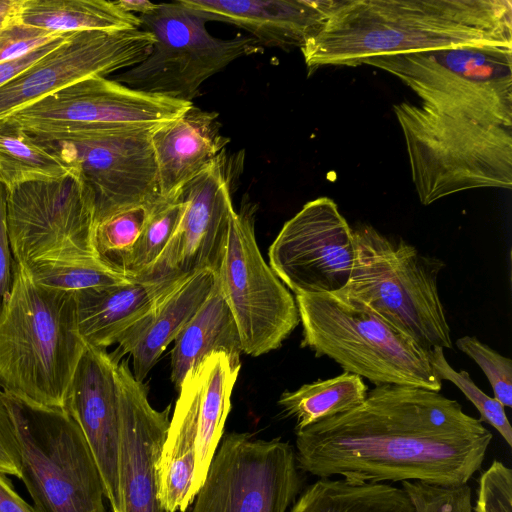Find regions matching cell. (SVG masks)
Instances as JSON below:
<instances>
[{"instance_id": "31", "label": "cell", "mask_w": 512, "mask_h": 512, "mask_svg": "<svg viewBox=\"0 0 512 512\" xmlns=\"http://www.w3.org/2000/svg\"><path fill=\"white\" fill-rule=\"evenodd\" d=\"M182 189L170 197L160 196L128 254L124 273L129 278L144 277L161 256L183 210Z\"/></svg>"}, {"instance_id": "42", "label": "cell", "mask_w": 512, "mask_h": 512, "mask_svg": "<svg viewBox=\"0 0 512 512\" xmlns=\"http://www.w3.org/2000/svg\"><path fill=\"white\" fill-rule=\"evenodd\" d=\"M116 3L126 12L140 16L152 11L156 3L147 0H119Z\"/></svg>"}, {"instance_id": "10", "label": "cell", "mask_w": 512, "mask_h": 512, "mask_svg": "<svg viewBox=\"0 0 512 512\" xmlns=\"http://www.w3.org/2000/svg\"><path fill=\"white\" fill-rule=\"evenodd\" d=\"M94 195L76 171L7 189V227L14 262L99 258L94 245ZM100 259V258H99Z\"/></svg>"}, {"instance_id": "43", "label": "cell", "mask_w": 512, "mask_h": 512, "mask_svg": "<svg viewBox=\"0 0 512 512\" xmlns=\"http://www.w3.org/2000/svg\"><path fill=\"white\" fill-rule=\"evenodd\" d=\"M20 0H0V30L15 22Z\"/></svg>"}, {"instance_id": "14", "label": "cell", "mask_w": 512, "mask_h": 512, "mask_svg": "<svg viewBox=\"0 0 512 512\" xmlns=\"http://www.w3.org/2000/svg\"><path fill=\"white\" fill-rule=\"evenodd\" d=\"M152 130H114L56 141L37 140L80 174L94 195L97 224L121 210L160 197Z\"/></svg>"}, {"instance_id": "3", "label": "cell", "mask_w": 512, "mask_h": 512, "mask_svg": "<svg viewBox=\"0 0 512 512\" xmlns=\"http://www.w3.org/2000/svg\"><path fill=\"white\" fill-rule=\"evenodd\" d=\"M85 347L75 292L41 286L14 262L0 307V389L32 409L64 410Z\"/></svg>"}, {"instance_id": "18", "label": "cell", "mask_w": 512, "mask_h": 512, "mask_svg": "<svg viewBox=\"0 0 512 512\" xmlns=\"http://www.w3.org/2000/svg\"><path fill=\"white\" fill-rule=\"evenodd\" d=\"M121 512H168L159 498L157 463L169 426L170 406L156 410L146 385L127 360L117 365Z\"/></svg>"}, {"instance_id": "17", "label": "cell", "mask_w": 512, "mask_h": 512, "mask_svg": "<svg viewBox=\"0 0 512 512\" xmlns=\"http://www.w3.org/2000/svg\"><path fill=\"white\" fill-rule=\"evenodd\" d=\"M231 166L223 151L182 187L183 210L159 259L142 278L216 272L223 257L231 217Z\"/></svg>"}, {"instance_id": "41", "label": "cell", "mask_w": 512, "mask_h": 512, "mask_svg": "<svg viewBox=\"0 0 512 512\" xmlns=\"http://www.w3.org/2000/svg\"><path fill=\"white\" fill-rule=\"evenodd\" d=\"M0 512H35L14 489L10 479L0 472Z\"/></svg>"}, {"instance_id": "32", "label": "cell", "mask_w": 512, "mask_h": 512, "mask_svg": "<svg viewBox=\"0 0 512 512\" xmlns=\"http://www.w3.org/2000/svg\"><path fill=\"white\" fill-rule=\"evenodd\" d=\"M25 269L37 284L67 292H78L130 280L99 258L43 262Z\"/></svg>"}, {"instance_id": "13", "label": "cell", "mask_w": 512, "mask_h": 512, "mask_svg": "<svg viewBox=\"0 0 512 512\" xmlns=\"http://www.w3.org/2000/svg\"><path fill=\"white\" fill-rule=\"evenodd\" d=\"M299 471L289 442L229 433L189 512H287L301 491Z\"/></svg>"}, {"instance_id": "30", "label": "cell", "mask_w": 512, "mask_h": 512, "mask_svg": "<svg viewBox=\"0 0 512 512\" xmlns=\"http://www.w3.org/2000/svg\"><path fill=\"white\" fill-rule=\"evenodd\" d=\"M74 172L55 151L10 120H0V183L6 189L25 182L60 179Z\"/></svg>"}, {"instance_id": "20", "label": "cell", "mask_w": 512, "mask_h": 512, "mask_svg": "<svg viewBox=\"0 0 512 512\" xmlns=\"http://www.w3.org/2000/svg\"><path fill=\"white\" fill-rule=\"evenodd\" d=\"M208 22L248 31L261 45L302 48L324 27L337 5L333 0H182Z\"/></svg>"}, {"instance_id": "6", "label": "cell", "mask_w": 512, "mask_h": 512, "mask_svg": "<svg viewBox=\"0 0 512 512\" xmlns=\"http://www.w3.org/2000/svg\"><path fill=\"white\" fill-rule=\"evenodd\" d=\"M302 347L327 356L345 372L376 386H413L440 392L429 351L367 308L333 293L296 295Z\"/></svg>"}, {"instance_id": "19", "label": "cell", "mask_w": 512, "mask_h": 512, "mask_svg": "<svg viewBox=\"0 0 512 512\" xmlns=\"http://www.w3.org/2000/svg\"><path fill=\"white\" fill-rule=\"evenodd\" d=\"M118 362L106 349L86 345L64 408L79 425L90 447L112 512H121Z\"/></svg>"}, {"instance_id": "7", "label": "cell", "mask_w": 512, "mask_h": 512, "mask_svg": "<svg viewBox=\"0 0 512 512\" xmlns=\"http://www.w3.org/2000/svg\"><path fill=\"white\" fill-rule=\"evenodd\" d=\"M413 90L421 104L512 126V48L457 46L367 58Z\"/></svg>"}, {"instance_id": "16", "label": "cell", "mask_w": 512, "mask_h": 512, "mask_svg": "<svg viewBox=\"0 0 512 512\" xmlns=\"http://www.w3.org/2000/svg\"><path fill=\"white\" fill-rule=\"evenodd\" d=\"M141 29L71 32L47 55L0 87V120L42 97L91 76L131 68L150 53Z\"/></svg>"}, {"instance_id": "8", "label": "cell", "mask_w": 512, "mask_h": 512, "mask_svg": "<svg viewBox=\"0 0 512 512\" xmlns=\"http://www.w3.org/2000/svg\"><path fill=\"white\" fill-rule=\"evenodd\" d=\"M138 17L140 28L153 37L151 51L140 63L112 78L135 90L192 102L208 78L236 59L262 52L252 36H212L208 21L182 0L157 3Z\"/></svg>"}, {"instance_id": "28", "label": "cell", "mask_w": 512, "mask_h": 512, "mask_svg": "<svg viewBox=\"0 0 512 512\" xmlns=\"http://www.w3.org/2000/svg\"><path fill=\"white\" fill-rule=\"evenodd\" d=\"M289 512H416L405 490L388 483L319 478L307 486Z\"/></svg>"}, {"instance_id": "12", "label": "cell", "mask_w": 512, "mask_h": 512, "mask_svg": "<svg viewBox=\"0 0 512 512\" xmlns=\"http://www.w3.org/2000/svg\"><path fill=\"white\" fill-rule=\"evenodd\" d=\"M215 273L236 321L243 352L256 357L279 348L300 318L292 294L261 255L251 204L234 211Z\"/></svg>"}, {"instance_id": "27", "label": "cell", "mask_w": 512, "mask_h": 512, "mask_svg": "<svg viewBox=\"0 0 512 512\" xmlns=\"http://www.w3.org/2000/svg\"><path fill=\"white\" fill-rule=\"evenodd\" d=\"M15 21L60 34L141 26L138 16L106 0H20Z\"/></svg>"}, {"instance_id": "38", "label": "cell", "mask_w": 512, "mask_h": 512, "mask_svg": "<svg viewBox=\"0 0 512 512\" xmlns=\"http://www.w3.org/2000/svg\"><path fill=\"white\" fill-rule=\"evenodd\" d=\"M15 400L0 389V472L21 480V454L14 422Z\"/></svg>"}, {"instance_id": "24", "label": "cell", "mask_w": 512, "mask_h": 512, "mask_svg": "<svg viewBox=\"0 0 512 512\" xmlns=\"http://www.w3.org/2000/svg\"><path fill=\"white\" fill-rule=\"evenodd\" d=\"M172 418L157 463L159 498L168 512H185L193 502L200 382L196 367L179 386Z\"/></svg>"}, {"instance_id": "1", "label": "cell", "mask_w": 512, "mask_h": 512, "mask_svg": "<svg viewBox=\"0 0 512 512\" xmlns=\"http://www.w3.org/2000/svg\"><path fill=\"white\" fill-rule=\"evenodd\" d=\"M482 423L440 392L379 385L359 406L295 431L296 463L318 478L458 487L484 462L493 436Z\"/></svg>"}, {"instance_id": "9", "label": "cell", "mask_w": 512, "mask_h": 512, "mask_svg": "<svg viewBox=\"0 0 512 512\" xmlns=\"http://www.w3.org/2000/svg\"><path fill=\"white\" fill-rule=\"evenodd\" d=\"M21 480L35 512H107L100 472L76 421L65 410L15 400Z\"/></svg>"}, {"instance_id": "39", "label": "cell", "mask_w": 512, "mask_h": 512, "mask_svg": "<svg viewBox=\"0 0 512 512\" xmlns=\"http://www.w3.org/2000/svg\"><path fill=\"white\" fill-rule=\"evenodd\" d=\"M14 259L7 227V189L0 183V307L13 282Z\"/></svg>"}, {"instance_id": "2", "label": "cell", "mask_w": 512, "mask_h": 512, "mask_svg": "<svg viewBox=\"0 0 512 512\" xmlns=\"http://www.w3.org/2000/svg\"><path fill=\"white\" fill-rule=\"evenodd\" d=\"M457 46L512 48L508 0H342L302 48L310 73L367 58Z\"/></svg>"}, {"instance_id": "5", "label": "cell", "mask_w": 512, "mask_h": 512, "mask_svg": "<svg viewBox=\"0 0 512 512\" xmlns=\"http://www.w3.org/2000/svg\"><path fill=\"white\" fill-rule=\"evenodd\" d=\"M352 232L350 279L333 294L367 308L427 351L451 349L450 327L437 287L444 263L370 225Z\"/></svg>"}, {"instance_id": "37", "label": "cell", "mask_w": 512, "mask_h": 512, "mask_svg": "<svg viewBox=\"0 0 512 512\" xmlns=\"http://www.w3.org/2000/svg\"><path fill=\"white\" fill-rule=\"evenodd\" d=\"M63 34L12 22L0 30V64L20 58Z\"/></svg>"}, {"instance_id": "29", "label": "cell", "mask_w": 512, "mask_h": 512, "mask_svg": "<svg viewBox=\"0 0 512 512\" xmlns=\"http://www.w3.org/2000/svg\"><path fill=\"white\" fill-rule=\"evenodd\" d=\"M368 391L360 376L344 371L333 378L304 384L295 391H285L278 404L296 420L297 431L359 406Z\"/></svg>"}, {"instance_id": "34", "label": "cell", "mask_w": 512, "mask_h": 512, "mask_svg": "<svg viewBox=\"0 0 512 512\" xmlns=\"http://www.w3.org/2000/svg\"><path fill=\"white\" fill-rule=\"evenodd\" d=\"M429 359L436 376L452 382L480 413L481 422L490 424L512 446V428L504 406L494 397L485 394L472 380L468 372L454 370L444 356L441 347L429 350Z\"/></svg>"}, {"instance_id": "4", "label": "cell", "mask_w": 512, "mask_h": 512, "mask_svg": "<svg viewBox=\"0 0 512 512\" xmlns=\"http://www.w3.org/2000/svg\"><path fill=\"white\" fill-rule=\"evenodd\" d=\"M420 202L512 187V126L409 102L393 106Z\"/></svg>"}, {"instance_id": "36", "label": "cell", "mask_w": 512, "mask_h": 512, "mask_svg": "<svg viewBox=\"0 0 512 512\" xmlns=\"http://www.w3.org/2000/svg\"><path fill=\"white\" fill-rule=\"evenodd\" d=\"M473 512H512V470L493 460L480 476Z\"/></svg>"}, {"instance_id": "22", "label": "cell", "mask_w": 512, "mask_h": 512, "mask_svg": "<svg viewBox=\"0 0 512 512\" xmlns=\"http://www.w3.org/2000/svg\"><path fill=\"white\" fill-rule=\"evenodd\" d=\"M188 275L130 278L75 292L78 329L85 344L107 349Z\"/></svg>"}, {"instance_id": "25", "label": "cell", "mask_w": 512, "mask_h": 512, "mask_svg": "<svg viewBox=\"0 0 512 512\" xmlns=\"http://www.w3.org/2000/svg\"><path fill=\"white\" fill-rule=\"evenodd\" d=\"M214 352H224L234 365H241L243 347L239 330L218 281L174 340L171 380L175 387L178 389L186 374Z\"/></svg>"}, {"instance_id": "11", "label": "cell", "mask_w": 512, "mask_h": 512, "mask_svg": "<svg viewBox=\"0 0 512 512\" xmlns=\"http://www.w3.org/2000/svg\"><path fill=\"white\" fill-rule=\"evenodd\" d=\"M192 104L91 76L18 109L6 119L36 139L56 141L88 133L154 128L177 118Z\"/></svg>"}, {"instance_id": "33", "label": "cell", "mask_w": 512, "mask_h": 512, "mask_svg": "<svg viewBox=\"0 0 512 512\" xmlns=\"http://www.w3.org/2000/svg\"><path fill=\"white\" fill-rule=\"evenodd\" d=\"M155 201L121 210L95 226L94 245L98 257L124 275L126 258Z\"/></svg>"}, {"instance_id": "23", "label": "cell", "mask_w": 512, "mask_h": 512, "mask_svg": "<svg viewBox=\"0 0 512 512\" xmlns=\"http://www.w3.org/2000/svg\"><path fill=\"white\" fill-rule=\"evenodd\" d=\"M217 281L211 269L188 275L150 312L132 324L118 339L116 359L130 354L133 375L143 382L163 351L200 309Z\"/></svg>"}, {"instance_id": "26", "label": "cell", "mask_w": 512, "mask_h": 512, "mask_svg": "<svg viewBox=\"0 0 512 512\" xmlns=\"http://www.w3.org/2000/svg\"><path fill=\"white\" fill-rule=\"evenodd\" d=\"M241 365L224 352H214L196 367L200 382L196 459L191 495L194 500L206 478L222 438L231 407V394Z\"/></svg>"}, {"instance_id": "15", "label": "cell", "mask_w": 512, "mask_h": 512, "mask_svg": "<svg viewBox=\"0 0 512 512\" xmlns=\"http://www.w3.org/2000/svg\"><path fill=\"white\" fill-rule=\"evenodd\" d=\"M353 260L352 228L328 197L307 202L269 248V266L295 295L340 292Z\"/></svg>"}, {"instance_id": "40", "label": "cell", "mask_w": 512, "mask_h": 512, "mask_svg": "<svg viewBox=\"0 0 512 512\" xmlns=\"http://www.w3.org/2000/svg\"><path fill=\"white\" fill-rule=\"evenodd\" d=\"M71 33V32H70ZM70 33H65L48 44L38 47L30 53L0 64V87L9 82L15 76L32 66L39 59L47 55L60 43H62Z\"/></svg>"}, {"instance_id": "35", "label": "cell", "mask_w": 512, "mask_h": 512, "mask_svg": "<svg viewBox=\"0 0 512 512\" xmlns=\"http://www.w3.org/2000/svg\"><path fill=\"white\" fill-rule=\"evenodd\" d=\"M456 346L482 369L492 387L494 398L504 407H512L511 359L502 356L474 336L457 339Z\"/></svg>"}, {"instance_id": "21", "label": "cell", "mask_w": 512, "mask_h": 512, "mask_svg": "<svg viewBox=\"0 0 512 512\" xmlns=\"http://www.w3.org/2000/svg\"><path fill=\"white\" fill-rule=\"evenodd\" d=\"M218 118L217 112L192 104L177 118L153 128L160 196L179 192L225 151L230 140L221 133Z\"/></svg>"}]
</instances>
